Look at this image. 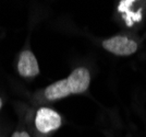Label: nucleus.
<instances>
[{
	"label": "nucleus",
	"instance_id": "nucleus-1",
	"mask_svg": "<svg viewBox=\"0 0 146 137\" xmlns=\"http://www.w3.org/2000/svg\"><path fill=\"white\" fill-rule=\"evenodd\" d=\"M91 71L84 66L74 68L67 78L57 80L44 89L42 97L45 101L55 102L72 94H82L91 86Z\"/></svg>",
	"mask_w": 146,
	"mask_h": 137
},
{
	"label": "nucleus",
	"instance_id": "nucleus-4",
	"mask_svg": "<svg viewBox=\"0 0 146 137\" xmlns=\"http://www.w3.org/2000/svg\"><path fill=\"white\" fill-rule=\"evenodd\" d=\"M140 2L137 1H120L118 10L122 14L123 21L128 26H135L137 23H142L144 20V13H145L146 1L143 5H139Z\"/></svg>",
	"mask_w": 146,
	"mask_h": 137
},
{
	"label": "nucleus",
	"instance_id": "nucleus-5",
	"mask_svg": "<svg viewBox=\"0 0 146 137\" xmlns=\"http://www.w3.org/2000/svg\"><path fill=\"white\" fill-rule=\"evenodd\" d=\"M18 73L23 78H34L39 75L40 69L35 54L31 50L21 52L18 60Z\"/></svg>",
	"mask_w": 146,
	"mask_h": 137
},
{
	"label": "nucleus",
	"instance_id": "nucleus-3",
	"mask_svg": "<svg viewBox=\"0 0 146 137\" xmlns=\"http://www.w3.org/2000/svg\"><path fill=\"white\" fill-rule=\"evenodd\" d=\"M61 125L62 116L56 110L48 106H42L37 109L34 116V126L39 134L49 135L58 131Z\"/></svg>",
	"mask_w": 146,
	"mask_h": 137
},
{
	"label": "nucleus",
	"instance_id": "nucleus-7",
	"mask_svg": "<svg viewBox=\"0 0 146 137\" xmlns=\"http://www.w3.org/2000/svg\"><path fill=\"white\" fill-rule=\"evenodd\" d=\"M2 104H3V101H2V98L0 97V110H1V107H2Z\"/></svg>",
	"mask_w": 146,
	"mask_h": 137
},
{
	"label": "nucleus",
	"instance_id": "nucleus-2",
	"mask_svg": "<svg viewBox=\"0 0 146 137\" xmlns=\"http://www.w3.org/2000/svg\"><path fill=\"white\" fill-rule=\"evenodd\" d=\"M102 46L108 53L120 57H127L134 55L139 48L140 43L135 38L128 34H117L102 42Z\"/></svg>",
	"mask_w": 146,
	"mask_h": 137
},
{
	"label": "nucleus",
	"instance_id": "nucleus-6",
	"mask_svg": "<svg viewBox=\"0 0 146 137\" xmlns=\"http://www.w3.org/2000/svg\"><path fill=\"white\" fill-rule=\"evenodd\" d=\"M11 137H31V135L29 132L20 128V130H17L15 132H13V134L11 135Z\"/></svg>",
	"mask_w": 146,
	"mask_h": 137
}]
</instances>
